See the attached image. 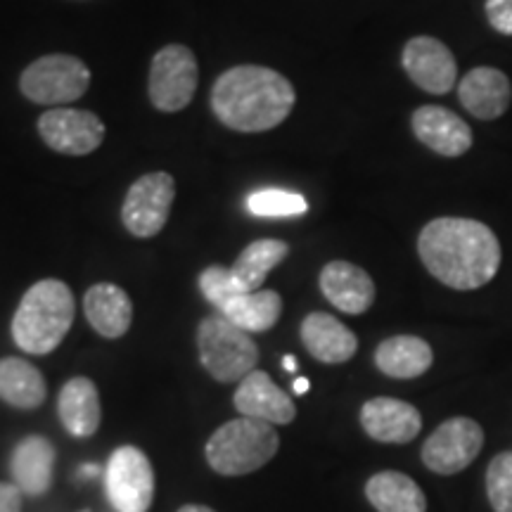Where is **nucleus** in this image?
<instances>
[{"instance_id":"5701e85b","label":"nucleus","mask_w":512,"mask_h":512,"mask_svg":"<svg viewBox=\"0 0 512 512\" xmlns=\"http://www.w3.org/2000/svg\"><path fill=\"white\" fill-rule=\"evenodd\" d=\"M48 396L41 370L17 356L0 358V399L19 411H34Z\"/></svg>"},{"instance_id":"2f4dec72","label":"nucleus","mask_w":512,"mask_h":512,"mask_svg":"<svg viewBox=\"0 0 512 512\" xmlns=\"http://www.w3.org/2000/svg\"><path fill=\"white\" fill-rule=\"evenodd\" d=\"M309 387H311V384H309V380H306V377H297V380H294V384H292L294 394H299V396L309 392Z\"/></svg>"},{"instance_id":"6e6552de","label":"nucleus","mask_w":512,"mask_h":512,"mask_svg":"<svg viewBox=\"0 0 512 512\" xmlns=\"http://www.w3.org/2000/svg\"><path fill=\"white\" fill-rule=\"evenodd\" d=\"M105 494L117 512H147L155 498V470L136 446H119L107 460Z\"/></svg>"},{"instance_id":"f3484780","label":"nucleus","mask_w":512,"mask_h":512,"mask_svg":"<svg viewBox=\"0 0 512 512\" xmlns=\"http://www.w3.org/2000/svg\"><path fill=\"white\" fill-rule=\"evenodd\" d=\"M458 100L472 117L494 121L508 112L512 102L510 79L496 67L470 69L458 83Z\"/></svg>"},{"instance_id":"0eeeda50","label":"nucleus","mask_w":512,"mask_h":512,"mask_svg":"<svg viewBox=\"0 0 512 512\" xmlns=\"http://www.w3.org/2000/svg\"><path fill=\"white\" fill-rule=\"evenodd\" d=\"M197 81H200L197 57L188 46L171 43L157 50L150 64V81H147L152 107L164 114L185 110L195 98Z\"/></svg>"},{"instance_id":"b1692460","label":"nucleus","mask_w":512,"mask_h":512,"mask_svg":"<svg viewBox=\"0 0 512 512\" xmlns=\"http://www.w3.org/2000/svg\"><path fill=\"white\" fill-rule=\"evenodd\" d=\"M366 498L377 512H427L425 494L403 472H377L368 479Z\"/></svg>"},{"instance_id":"9b49d317","label":"nucleus","mask_w":512,"mask_h":512,"mask_svg":"<svg viewBox=\"0 0 512 512\" xmlns=\"http://www.w3.org/2000/svg\"><path fill=\"white\" fill-rule=\"evenodd\" d=\"M38 133L50 150L83 157L98 150L105 140V124L98 114L74 107H53L38 119Z\"/></svg>"},{"instance_id":"20e7f679","label":"nucleus","mask_w":512,"mask_h":512,"mask_svg":"<svg viewBox=\"0 0 512 512\" xmlns=\"http://www.w3.org/2000/svg\"><path fill=\"white\" fill-rule=\"evenodd\" d=\"M280 448L273 425L254 418L230 420L207 441V463L223 477H242L271 463Z\"/></svg>"},{"instance_id":"6ab92c4d","label":"nucleus","mask_w":512,"mask_h":512,"mask_svg":"<svg viewBox=\"0 0 512 512\" xmlns=\"http://www.w3.org/2000/svg\"><path fill=\"white\" fill-rule=\"evenodd\" d=\"M55 446L46 437H24L10 458L12 482L24 496H43L53 486Z\"/></svg>"},{"instance_id":"2eb2a0df","label":"nucleus","mask_w":512,"mask_h":512,"mask_svg":"<svg viewBox=\"0 0 512 512\" xmlns=\"http://www.w3.org/2000/svg\"><path fill=\"white\" fill-rule=\"evenodd\" d=\"M233 403L242 418H254L268 425H290L297 418L294 401L264 370H254L238 384Z\"/></svg>"},{"instance_id":"7c9ffc66","label":"nucleus","mask_w":512,"mask_h":512,"mask_svg":"<svg viewBox=\"0 0 512 512\" xmlns=\"http://www.w3.org/2000/svg\"><path fill=\"white\" fill-rule=\"evenodd\" d=\"M22 496L15 484L0 482V512H22Z\"/></svg>"},{"instance_id":"423d86ee","label":"nucleus","mask_w":512,"mask_h":512,"mask_svg":"<svg viewBox=\"0 0 512 512\" xmlns=\"http://www.w3.org/2000/svg\"><path fill=\"white\" fill-rule=\"evenodd\" d=\"M91 86V69L79 57L53 53L38 57L19 76V91L36 105L60 107L83 98Z\"/></svg>"},{"instance_id":"4468645a","label":"nucleus","mask_w":512,"mask_h":512,"mask_svg":"<svg viewBox=\"0 0 512 512\" xmlns=\"http://www.w3.org/2000/svg\"><path fill=\"white\" fill-rule=\"evenodd\" d=\"M320 292L328 302L349 316H361L375 302V283L361 266L351 261H330L318 278Z\"/></svg>"},{"instance_id":"f03ea898","label":"nucleus","mask_w":512,"mask_h":512,"mask_svg":"<svg viewBox=\"0 0 512 512\" xmlns=\"http://www.w3.org/2000/svg\"><path fill=\"white\" fill-rule=\"evenodd\" d=\"M297 93L275 69L259 64L230 67L211 88V112L230 131L264 133L290 117Z\"/></svg>"},{"instance_id":"c9c22d12","label":"nucleus","mask_w":512,"mask_h":512,"mask_svg":"<svg viewBox=\"0 0 512 512\" xmlns=\"http://www.w3.org/2000/svg\"><path fill=\"white\" fill-rule=\"evenodd\" d=\"M81 512H88V510H81Z\"/></svg>"},{"instance_id":"cd10ccee","label":"nucleus","mask_w":512,"mask_h":512,"mask_svg":"<svg viewBox=\"0 0 512 512\" xmlns=\"http://www.w3.org/2000/svg\"><path fill=\"white\" fill-rule=\"evenodd\" d=\"M486 496L496 512H512V451H503L486 470Z\"/></svg>"},{"instance_id":"ddd939ff","label":"nucleus","mask_w":512,"mask_h":512,"mask_svg":"<svg viewBox=\"0 0 512 512\" xmlns=\"http://www.w3.org/2000/svg\"><path fill=\"white\" fill-rule=\"evenodd\" d=\"M415 138L441 157H463L472 147V128L456 112L439 105H422L411 119Z\"/></svg>"},{"instance_id":"473e14b6","label":"nucleus","mask_w":512,"mask_h":512,"mask_svg":"<svg viewBox=\"0 0 512 512\" xmlns=\"http://www.w3.org/2000/svg\"><path fill=\"white\" fill-rule=\"evenodd\" d=\"M178 512H216V510L207 508V505H183V508Z\"/></svg>"},{"instance_id":"39448f33","label":"nucleus","mask_w":512,"mask_h":512,"mask_svg":"<svg viewBox=\"0 0 512 512\" xmlns=\"http://www.w3.org/2000/svg\"><path fill=\"white\" fill-rule=\"evenodd\" d=\"M197 349L202 368L223 384L242 382L259 363V347L252 335L221 313L202 318L197 328Z\"/></svg>"},{"instance_id":"bb28decb","label":"nucleus","mask_w":512,"mask_h":512,"mask_svg":"<svg viewBox=\"0 0 512 512\" xmlns=\"http://www.w3.org/2000/svg\"><path fill=\"white\" fill-rule=\"evenodd\" d=\"M247 209L249 214L261 216V219H292V216L306 214L309 204L299 192L266 188L247 197Z\"/></svg>"},{"instance_id":"1a4fd4ad","label":"nucleus","mask_w":512,"mask_h":512,"mask_svg":"<svg viewBox=\"0 0 512 512\" xmlns=\"http://www.w3.org/2000/svg\"><path fill=\"white\" fill-rule=\"evenodd\" d=\"M176 197V181L166 171L140 176L121 204V221L133 238L150 240L162 233Z\"/></svg>"},{"instance_id":"dca6fc26","label":"nucleus","mask_w":512,"mask_h":512,"mask_svg":"<svg viewBox=\"0 0 512 512\" xmlns=\"http://www.w3.org/2000/svg\"><path fill=\"white\" fill-rule=\"evenodd\" d=\"M361 425L370 439L382 444H408L422 430V415L411 403L377 396L363 403Z\"/></svg>"},{"instance_id":"72a5a7b5","label":"nucleus","mask_w":512,"mask_h":512,"mask_svg":"<svg viewBox=\"0 0 512 512\" xmlns=\"http://www.w3.org/2000/svg\"><path fill=\"white\" fill-rule=\"evenodd\" d=\"M283 368L287 370V373H297V361H294V356L283 358Z\"/></svg>"},{"instance_id":"7ed1b4c3","label":"nucleus","mask_w":512,"mask_h":512,"mask_svg":"<svg viewBox=\"0 0 512 512\" xmlns=\"http://www.w3.org/2000/svg\"><path fill=\"white\" fill-rule=\"evenodd\" d=\"M74 313L76 304L69 285L57 278L38 280L24 292L12 316V339L24 354H53L72 328Z\"/></svg>"},{"instance_id":"9d476101","label":"nucleus","mask_w":512,"mask_h":512,"mask_svg":"<svg viewBox=\"0 0 512 512\" xmlns=\"http://www.w3.org/2000/svg\"><path fill=\"white\" fill-rule=\"evenodd\" d=\"M484 430L472 418H451L434 430L422 444V463L437 475H458L479 456Z\"/></svg>"},{"instance_id":"4be33fe9","label":"nucleus","mask_w":512,"mask_h":512,"mask_svg":"<svg viewBox=\"0 0 512 512\" xmlns=\"http://www.w3.org/2000/svg\"><path fill=\"white\" fill-rule=\"evenodd\" d=\"M434 363V351L425 339L415 335H396L384 339L375 349V366L394 380H413L425 375Z\"/></svg>"},{"instance_id":"a211bd4d","label":"nucleus","mask_w":512,"mask_h":512,"mask_svg":"<svg viewBox=\"0 0 512 512\" xmlns=\"http://www.w3.org/2000/svg\"><path fill=\"white\" fill-rule=\"evenodd\" d=\"M302 342L309 354L320 363L337 366L347 363L358 351V337L342 320L330 313L316 311L302 320Z\"/></svg>"},{"instance_id":"a878e982","label":"nucleus","mask_w":512,"mask_h":512,"mask_svg":"<svg viewBox=\"0 0 512 512\" xmlns=\"http://www.w3.org/2000/svg\"><path fill=\"white\" fill-rule=\"evenodd\" d=\"M290 254V245L283 240H256L242 249L235 264L230 266L235 285L240 292H259L266 283V275L280 266Z\"/></svg>"},{"instance_id":"393cba45","label":"nucleus","mask_w":512,"mask_h":512,"mask_svg":"<svg viewBox=\"0 0 512 512\" xmlns=\"http://www.w3.org/2000/svg\"><path fill=\"white\" fill-rule=\"evenodd\" d=\"M219 313L249 335H254V332L271 330L278 323L280 313H283V299L273 290L238 292L221 306Z\"/></svg>"},{"instance_id":"412c9836","label":"nucleus","mask_w":512,"mask_h":512,"mask_svg":"<svg viewBox=\"0 0 512 512\" xmlns=\"http://www.w3.org/2000/svg\"><path fill=\"white\" fill-rule=\"evenodd\" d=\"M83 311L93 330L105 339L124 337L133 320L131 297L114 283H98L88 287L83 297Z\"/></svg>"},{"instance_id":"f704fd0d","label":"nucleus","mask_w":512,"mask_h":512,"mask_svg":"<svg viewBox=\"0 0 512 512\" xmlns=\"http://www.w3.org/2000/svg\"><path fill=\"white\" fill-rule=\"evenodd\" d=\"M100 472V467L98 465H83L81 467V475L83 477H95Z\"/></svg>"},{"instance_id":"aec40b11","label":"nucleus","mask_w":512,"mask_h":512,"mask_svg":"<svg viewBox=\"0 0 512 512\" xmlns=\"http://www.w3.org/2000/svg\"><path fill=\"white\" fill-rule=\"evenodd\" d=\"M57 413H60L62 427L72 437H93L102 420L100 394L95 382L88 377H72L69 382H64L60 396H57Z\"/></svg>"},{"instance_id":"f8f14e48","label":"nucleus","mask_w":512,"mask_h":512,"mask_svg":"<svg viewBox=\"0 0 512 512\" xmlns=\"http://www.w3.org/2000/svg\"><path fill=\"white\" fill-rule=\"evenodd\" d=\"M401 64L408 79L422 91L446 95L456 86L458 64L446 43L434 36H415L403 46Z\"/></svg>"},{"instance_id":"c756f323","label":"nucleus","mask_w":512,"mask_h":512,"mask_svg":"<svg viewBox=\"0 0 512 512\" xmlns=\"http://www.w3.org/2000/svg\"><path fill=\"white\" fill-rule=\"evenodd\" d=\"M486 19L498 34L512 36V0H486Z\"/></svg>"},{"instance_id":"c85d7f7f","label":"nucleus","mask_w":512,"mask_h":512,"mask_svg":"<svg viewBox=\"0 0 512 512\" xmlns=\"http://www.w3.org/2000/svg\"><path fill=\"white\" fill-rule=\"evenodd\" d=\"M200 290L207 297L209 304L216 306V311L228 302L230 297L238 294V285H235L233 273L226 266H209L200 273Z\"/></svg>"},{"instance_id":"f257e3e1","label":"nucleus","mask_w":512,"mask_h":512,"mask_svg":"<svg viewBox=\"0 0 512 512\" xmlns=\"http://www.w3.org/2000/svg\"><path fill=\"white\" fill-rule=\"evenodd\" d=\"M418 254L432 278L460 292L491 283L503 261L494 230L460 216H441L427 223L420 230Z\"/></svg>"}]
</instances>
